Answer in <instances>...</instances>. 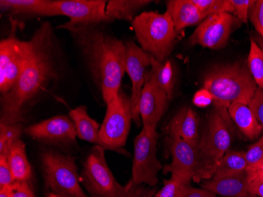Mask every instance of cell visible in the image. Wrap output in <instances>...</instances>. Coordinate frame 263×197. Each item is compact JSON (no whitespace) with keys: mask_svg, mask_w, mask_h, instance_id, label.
I'll return each mask as SVG.
<instances>
[{"mask_svg":"<svg viewBox=\"0 0 263 197\" xmlns=\"http://www.w3.org/2000/svg\"><path fill=\"white\" fill-rule=\"evenodd\" d=\"M233 5V14L241 23H248L250 10L254 0H231Z\"/></svg>","mask_w":263,"mask_h":197,"instance_id":"33","label":"cell"},{"mask_svg":"<svg viewBox=\"0 0 263 197\" xmlns=\"http://www.w3.org/2000/svg\"><path fill=\"white\" fill-rule=\"evenodd\" d=\"M100 25L64 27L73 37L106 104L120 92L126 68V46Z\"/></svg>","mask_w":263,"mask_h":197,"instance_id":"2","label":"cell"},{"mask_svg":"<svg viewBox=\"0 0 263 197\" xmlns=\"http://www.w3.org/2000/svg\"><path fill=\"white\" fill-rule=\"evenodd\" d=\"M249 19L257 34L263 39V0L254 1L250 10Z\"/></svg>","mask_w":263,"mask_h":197,"instance_id":"32","label":"cell"},{"mask_svg":"<svg viewBox=\"0 0 263 197\" xmlns=\"http://www.w3.org/2000/svg\"><path fill=\"white\" fill-rule=\"evenodd\" d=\"M27 59L26 41L14 32L0 42V93L4 96L18 81Z\"/></svg>","mask_w":263,"mask_h":197,"instance_id":"11","label":"cell"},{"mask_svg":"<svg viewBox=\"0 0 263 197\" xmlns=\"http://www.w3.org/2000/svg\"><path fill=\"white\" fill-rule=\"evenodd\" d=\"M252 38H253L254 40H255V42H256V44H258V47H260V48L261 49V51H263V39L262 38L260 37L258 34H255V35H253V37H252Z\"/></svg>","mask_w":263,"mask_h":197,"instance_id":"42","label":"cell"},{"mask_svg":"<svg viewBox=\"0 0 263 197\" xmlns=\"http://www.w3.org/2000/svg\"><path fill=\"white\" fill-rule=\"evenodd\" d=\"M247 170V163L245 152L239 151H229L217 164L216 170L213 177H226L242 174Z\"/></svg>","mask_w":263,"mask_h":197,"instance_id":"26","label":"cell"},{"mask_svg":"<svg viewBox=\"0 0 263 197\" xmlns=\"http://www.w3.org/2000/svg\"><path fill=\"white\" fill-rule=\"evenodd\" d=\"M27 59L15 85L1 98L0 123H22L28 109L59 78V46L52 26L44 22L26 41Z\"/></svg>","mask_w":263,"mask_h":197,"instance_id":"1","label":"cell"},{"mask_svg":"<svg viewBox=\"0 0 263 197\" xmlns=\"http://www.w3.org/2000/svg\"><path fill=\"white\" fill-rule=\"evenodd\" d=\"M81 181L92 197H123L126 187L118 183L109 168L105 149L93 147L83 166Z\"/></svg>","mask_w":263,"mask_h":197,"instance_id":"8","label":"cell"},{"mask_svg":"<svg viewBox=\"0 0 263 197\" xmlns=\"http://www.w3.org/2000/svg\"><path fill=\"white\" fill-rule=\"evenodd\" d=\"M126 192L123 197H155V189L143 187L142 185H135L130 181L126 186Z\"/></svg>","mask_w":263,"mask_h":197,"instance_id":"36","label":"cell"},{"mask_svg":"<svg viewBox=\"0 0 263 197\" xmlns=\"http://www.w3.org/2000/svg\"><path fill=\"white\" fill-rule=\"evenodd\" d=\"M69 117L74 123L78 138L101 146L105 150H109L100 137L101 126L88 115L86 106H79L71 110Z\"/></svg>","mask_w":263,"mask_h":197,"instance_id":"21","label":"cell"},{"mask_svg":"<svg viewBox=\"0 0 263 197\" xmlns=\"http://www.w3.org/2000/svg\"><path fill=\"white\" fill-rule=\"evenodd\" d=\"M151 3L149 0H110L106 4V15L111 22L115 20L133 22L137 12Z\"/></svg>","mask_w":263,"mask_h":197,"instance_id":"24","label":"cell"},{"mask_svg":"<svg viewBox=\"0 0 263 197\" xmlns=\"http://www.w3.org/2000/svg\"><path fill=\"white\" fill-rule=\"evenodd\" d=\"M126 46V68L125 73L128 74L132 81L131 100L133 121L137 127H140L141 118L140 116V100L142 89L145 84L146 68L151 66L152 56L143 51L133 41H128Z\"/></svg>","mask_w":263,"mask_h":197,"instance_id":"14","label":"cell"},{"mask_svg":"<svg viewBox=\"0 0 263 197\" xmlns=\"http://www.w3.org/2000/svg\"><path fill=\"white\" fill-rule=\"evenodd\" d=\"M12 187H13L12 197H35L28 182H16Z\"/></svg>","mask_w":263,"mask_h":197,"instance_id":"39","label":"cell"},{"mask_svg":"<svg viewBox=\"0 0 263 197\" xmlns=\"http://www.w3.org/2000/svg\"><path fill=\"white\" fill-rule=\"evenodd\" d=\"M168 102L166 94L159 88L150 72L146 74L140 100V116L143 128L156 130L158 123L166 111Z\"/></svg>","mask_w":263,"mask_h":197,"instance_id":"16","label":"cell"},{"mask_svg":"<svg viewBox=\"0 0 263 197\" xmlns=\"http://www.w3.org/2000/svg\"><path fill=\"white\" fill-rule=\"evenodd\" d=\"M166 13L172 19L178 34L189 26L199 25L208 17L193 4V0L167 1Z\"/></svg>","mask_w":263,"mask_h":197,"instance_id":"18","label":"cell"},{"mask_svg":"<svg viewBox=\"0 0 263 197\" xmlns=\"http://www.w3.org/2000/svg\"><path fill=\"white\" fill-rule=\"evenodd\" d=\"M159 134L156 130L143 128L134 141L131 182L135 185L153 187L159 182L158 174L162 166L157 157Z\"/></svg>","mask_w":263,"mask_h":197,"instance_id":"9","label":"cell"},{"mask_svg":"<svg viewBox=\"0 0 263 197\" xmlns=\"http://www.w3.org/2000/svg\"><path fill=\"white\" fill-rule=\"evenodd\" d=\"M167 148L172 157V162L162 167L165 174L168 173L189 176L196 182H199L200 156L198 141H187L176 137L166 138Z\"/></svg>","mask_w":263,"mask_h":197,"instance_id":"12","label":"cell"},{"mask_svg":"<svg viewBox=\"0 0 263 197\" xmlns=\"http://www.w3.org/2000/svg\"><path fill=\"white\" fill-rule=\"evenodd\" d=\"M240 24L241 22L230 13H218L208 16L191 35L189 44L219 50L226 47L232 32L240 27Z\"/></svg>","mask_w":263,"mask_h":197,"instance_id":"10","label":"cell"},{"mask_svg":"<svg viewBox=\"0 0 263 197\" xmlns=\"http://www.w3.org/2000/svg\"><path fill=\"white\" fill-rule=\"evenodd\" d=\"M215 195H216L215 194L203 189V188L197 189V188H193L189 186L186 188L185 191L181 197H214Z\"/></svg>","mask_w":263,"mask_h":197,"instance_id":"40","label":"cell"},{"mask_svg":"<svg viewBox=\"0 0 263 197\" xmlns=\"http://www.w3.org/2000/svg\"><path fill=\"white\" fill-rule=\"evenodd\" d=\"M169 137H176L187 141L199 140V117L190 108L180 110L165 127Z\"/></svg>","mask_w":263,"mask_h":197,"instance_id":"19","label":"cell"},{"mask_svg":"<svg viewBox=\"0 0 263 197\" xmlns=\"http://www.w3.org/2000/svg\"><path fill=\"white\" fill-rule=\"evenodd\" d=\"M193 3L206 17L218 13H233L231 0H193Z\"/></svg>","mask_w":263,"mask_h":197,"instance_id":"30","label":"cell"},{"mask_svg":"<svg viewBox=\"0 0 263 197\" xmlns=\"http://www.w3.org/2000/svg\"><path fill=\"white\" fill-rule=\"evenodd\" d=\"M106 112L100 130V137L110 151L127 155L124 149L133 120L131 100L121 91L106 104Z\"/></svg>","mask_w":263,"mask_h":197,"instance_id":"7","label":"cell"},{"mask_svg":"<svg viewBox=\"0 0 263 197\" xmlns=\"http://www.w3.org/2000/svg\"><path fill=\"white\" fill-rule=\"evenodd\" d=\"M132 26L143 51L161 63L167 60L175 47L178 33L166 12H143L135 17Z\"/></svg>","mask_w":263,"mask_h":197,"instance_id":"4","label":"cell"},{"mask_svg":"<svg viewBox=\"0 0 263 197\" xmlns=\"http://www.w3.org/2000/svg\"><path fill=\"white\" fill-rule=\"evenodd\" d=\"M12 194H13L12 186L0 187V197H12Z\"/></svg>","mask_w":263,"mask_h":197,"instance_id":"41","label":"cell"},{"mask_svg":"<svg viewBox=\"0 0 263 197\" xmlns=\"http://www.w3.org/2000/svg\"><path fill=\"white\" fill-rule=\"evenodd\" d=\"M41 165L46 187L51 192L65 197H88L80 184L73 155L46 151L41 154Z\"/></svg>","mask_w":263,"mask_h":197,"instance_id":"6","label":"cell"},{"mask_svg":"<svg viewBox=\"0 0 263 197\" xmlns=\"http://www.w3.org/2000/svg\"><path fill=\"white\" fill-rule=\"evenodd\" d=\"M229 115L242 134L248 140H254L262 133L255 114L249 105L235 102L228 109Z\"/></svg>","mask_w":263,"mask_h":197,"instance_id":"22","label":"cell"},{"mask_svg":"<svg viewBox=\"0 0 263 197\" xmlns=\"http://www.w3.org/2000/svg\"><path fill=\"white\" fill-rule=\"evenodd\" d=\"M247 163V174L258 171L263 162V133L256 142L245 152Z\"/></svg>","mask_w":263,"mask_h":197,"instance_id":"31","label":"cell"},{"mask_svg":"<svg viewBox=\"0 0 263 197\" xmlns=\"http://www.w3.org/2000/svg\"><path fill=\"white\" fill-rule=\"evenodd\" d=\"M0 10L11 15L59 16L54 1L51 0H1Z\"/></svg>","mask_w":263,"mask_h":197,"instance_id":"17","label":"cell"},{"mask_svg":"<svg viewBox=\"0 0 263 197\" xmlns=\"http://www.w3.org/2000/svg\"><path fill=\"white\" fill-rule=\"evenodd\" d=\"M150 74L159 88L166 94L168 100L174 97V89L175 86L174 69L171 61L166 60L163 63L152 57Z\"/></svg>","mask_w":263,"mask_h":197,"instance_id":"25","label":"cell"},{"mask_svg":"<svg viewBox=\"0 0 263 197\" xmlns=\"http://www.w3.org/2000/svg\"><path fill=\"white\" fill-rule=\"evenodd\" d=\"M232 120L224 118L214 109L198 141L200 156L199 181L212 178L219 160L230 150L233 142Z\"/></svg>","mask_w":263,"mask_h":197,"instance_id":"5","label":"cell"},{"mask_svg":"<svg viewBox=\"0 0 263 197\" xmlns=\"http://www.w3.org/2000/svg\"><path fill=\"white\" fill-rule=\"evenodd\" d=\"M246 197H258L257 196V195H253V194L250 193L249 195H248V196Z\"/></svg>","mask_w":263,"mask_h":197,"instance_id":"45","label":"cell"},{"mask_svg":"<svg viewBox=\"0 0 263 197\" xmlns=\"http://www.w3.org/2000/svg\"><path fill=\"white\" fill-rule=\"evenodd\" d=\"M202 188L223 197H246L250 194L247 172L235 175L205 180Z\"/></svg>","mask_w":263,"mask_h":197,"instance_id":"20","label":"cell"},{"mask_svg":"<svg viewBox=\"0 0 263 197\" xmlns=\"http://www.w3.org/2000/svg\"><path fill=\"white\" fill-rule=\"evenodd\" d=\"M248 175H258L261 176V177H263V162L261 164V167L258 169V171L255 172V173H253V174H248Z\"/></svg>","mask_w":263,"mask_h":197,"instance_id":"43","label":"cell"},{"mask_svg":"<svg viewBox=\"0 0 263 197\" xmlns=\"http://www.w3.org/2000/svg\"><path fill=\"white\" fill-rule=\"evenodd\" d=\"M7 162L17 182H28L32 176V168L26 155V145L21 139L10 147L7 155Z\"/></svg>","mask_w":263,"mask_h":197,"instance_id":"23","label":"cell"},{"mask_svg":"<svg viewBox=\"0 0 263 197\" xmlns=\"http://www.w3.org/2000/svg\"><path fill=\"white\" fill-rule=\"evenodd\" d=\"M193 180L184 174H171V179L164 182V186L155 194V197H181Z\"/></svg>","mask_w":263,"mask_h":197,"instance_id":"27","label":"cell"},{"mask_svg":"<svg viewBox=\"0 0 263 197\" xmlns=\"http://www.w3.org/2000/svg\"><path fill=\"white\" fill-rule=\"evenodd\" d=\"M248 66L258 88L263 89V51L252 38L250 44Z\"/></svg>","mask_w":263,"mask_h":197,"instance_id":"28","label":"cell"},{"mask_svg":"<svg viewBox=\"0 0 263 197\" xmlns=\"http://www.w3.org/2000/svg\"><path fill=\"white\" fill-rule=\"evenodd\" d=\"M248 105L255 114L263 133V89L257 88L255 96Z\"/></svg>","mask_w":263,"mask_h":197,"instance_id":"35","label":"cell"},{"mask_svg":"<svg viewBox=\"0 0 263 197\" xmlns=\"http://www.w3.org/2000/svg\"><path fill=\"white\" fill-rule=\"evenodd\" d=\"M193 102L198 108H206L214 103V97L208 89L202 88L195 93Z\"/></svg>","mask_w":263,"mask_h":197,"instance_id":"37","label":"cell"},{"mask_svg":"<svg viewBox=\"0 0 263 197\" xmlns=\"http://www.w3.org/2000/svg\"><path fill=\"white\" fill-rule=\"evenodd\" d=\"M16 181L7 162V157L0 155V187L12 186Z\"/></svg>","mask_w":263,"mask_h":197,"instance_id":"34","label":"cell"},{"mask_svg":"<svg viewBox=\"0 0 263 197\" xmlns=\"http://www.w3.org/2000/svg\"><path fill=\"white\" fill-rule=\"evenodd\" d=\"M203 88L213 95L214 109L226 119L232 120L228 112L230 105L235 102L249 104L258 87L248 63L236 62L214 66L208 71Z\"/></svg>","mask_w":263,"mask_h":197,"instance_id":"3","label":"cell"},{"mask_svg":"<svg viewBox=\"0 0 263 197\" xmlns=\"http://www.w3.org/2000/svg\"><path fill=\"white\" fill-rule=\"evenodd\" d=\"M54 4L59 16L69 19L59 28L111 22L106 15L107 2L105 0H56Z\"/></svg>","mask_w":263,"mask_h":197,"instance_id":"13","label":"cell"},{"mask_svg":"<svg viewBox=\"0 0 263 197\" xmlns=\"http://www.w3.org/2000/svg\"><path fill=\"white\" fill-rule=\"evenodd\" d=\"M248 180L250 193L258 197H263V177L248 174Z\"/></svg>","mask_w":263,"mask_h":197,"instance_id":"38","label":"cell"},{"mask_svg":"<svg viewBox=\"0 0 263 197\" xmlns=\"http://www.w3.org/2000/svg\"><path fill=\"white\" fill-rule=\"evenodd\" d=\"M25 133L34 140L48 145H67L76 140L77 130L69 117L58 115L29 126Z\"/></svg>","mask_w":263,"mask_h":197,"instance_id":"15","label":"cell"},{"mask_svg":"<svg viewBox=\"0 0 263 197\" xmlns=\"http://www.w3.org/2000/svg\"><path fill=\"white\" fill-rule=\"evenodd\" d=\"M46 197H65L63 195H59V194L54 193V192H49L46 195Z\"/></svg>","mask_w":263,"mask_h":197,"instance_id":"44","label":"cell"},{"mask_svg":"<svg viewBox=\"0 0 263 197\" xmlns=\"http://www.w3.org/2000/svg\"><path fill=\"white\" fill-rule=\"evenodd\" d=\"M24 131L22 123H0V155H7L12 144L20 139Z\"/></svg>","mask_w":263,"mask_h":197,"instance_id":"29","label":"cell"},{"mask_svg":"<svg viewBox=\"0 0 263 197\" xmlns=\"http://www.w3.org/2000/svg\"><path fill=\"white\" fill-rule=\"evenodd\" d=\"M214 197H217L216 195H215V196H214Z\"/></svg>","mask_w":263,"mask_h":197,"instance_id":"46","label":"cell"}]
</instances>
